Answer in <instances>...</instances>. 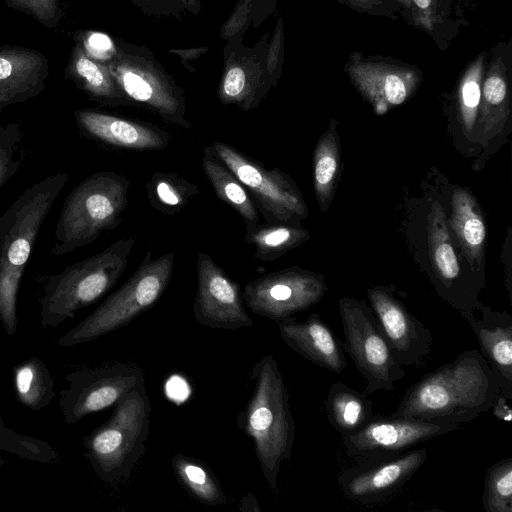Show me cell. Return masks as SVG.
Returning <instances> with one entry per match:
<instances>
[{
	"label": "cell",
	"mask_w": 512,
	"mask_h": 512,
	"mask_svg": "<svg viewBox=\"0 0 512 512\" xmlns=\"http://www.w3.org/2000/svg\"><path fill=\"white\" fill-rule=\"evenodd\" d=\"M68 386L59 393V408L65 424L114 406L144 383L142 369L134 363L112 362L83 368L65 376Z\"/></svg>",
	"instance_id": "9"
},
{
	"label": "cell",
	"mask_w": 512,
	"mask_h": 512,
	"mask_svg": "<svg viewBox=\"0 0 512 512\" xmlns=\"http://www.w3.org/2000/svg\"><path fill=\"white\" fill-rule=\"evenodd\" d=\"M509 93L507 67L500 57H494L482 80L480 116L485 128H493L508 113Z\"/></svg>",
	"instance_id": "29"
},
{
	"label": "cell",
	"mask_w": 512,
	"mask_h": 512,
	"mask_svg": "<svg viewBox=\"0 0 512 512\" xmlns=\"http://www.w3.org/2000/svg\"><path fill=\"white\" fill-rule=\"evenodd\" d=\"M151 404L142 383L122 397L111 417L83 440L86 457L104 482L127 479L146 450Z\"/></svg>",
	"instance_id": "6"
},
{
	"label": "cell",
	"mask_w": 512,
	"mask_h": 512,
	"mask_svg": "<svg viewBox=\"0 0 512 512\" xmlns=\"http://www.w3.org/2000/svg\"><path fill=\"white\" fill-rule=\"evenodd\" d=\"M351 5L359 8H371L378 5L381 0H347Z\"/></svg>",
	"instance_id": "44"
},
{
	"label": "cell",
	"mask_w": 512,
	"mask_h": 512,
	"mask_svg": "<svg viewBox=\"0 0 512 512\" xmlns=\"http://www.w3.org/2000/svg\"><path fill=\"white\" fill-rule=\"evenodd\" d=\"M400 4H402L405 8L411 9V1L410 0H397Z\"/></svg>",
	"instance_id": "45"
},
{
	"label": "cell",
	"mask_w": 512,
	"mask_h": 512,
	"mask_svg": "<svg viewBox=\"0 0 512 512\" xmlns=\"http://www.w3.org/2000/svg\"><path fill=\"white\" fill-rule=\"evenodd\" d=\"M64 77L73 81L92 101L102 105L128 103L107 66L90 58L78 43L71 49Z\"/></svg>",
	"instance_id": "22"
},
{
	"label": "cell",
	"mask_w": 512,
	"mask_h": 512,
	"mask_svg": "<svg viewBox=\"0 0 512 512\" xmlns=\"http://www.w3.org/2000/svg\"><path fill=\"white\" fill-rule=\"evenodd\" d=\"M336 171L337 149L329 136L319 142L315 154V188L321 202L330 194Z\"/></svg>",
	"instance_id": "36"
},
{
	"label": "cell",
	"mask_w": 512,
	"mask_h": 512,
	"mask_svg": "<svg viewBox=\"0 0 512 512\" xmlns=\"http://www.w3.org/2000/svg\"><path fill=\"white\" fill-rule=\"evenodd\" d=\"M208 48H195V49H184V50H175L172 49L170 52L175 53L179 55L180 57L184 58L185 60H191L196 59L200 57L202 54H204Z\"/></svg>",
	"instance_id": "42"
},
{
	"label": "cell",
	"mask_w": 512,
	"mask_h": 512,
	"mask_svg": "<svg viewBox=\"0 0 512 512\" xmlns=\"http://www.w3.org/2000/svg\"><path fill=\"white\" fill-rule=\"evenodd\" d=\"M210 147L253 195L258 211L267 221L286 223L306 215L301 195L288 175L277 168H266L225 142L215 141Z\"/></svg>",
	"instance_id": "10"
},
{
	"label": "cell",
	"mask_w": 512,
	"mask_h": 512,
	"mask_svg": "<svg viewBox=\"0 0 512 512\" xmlns=\"http://www.w3.org/2000/svg\"><path fill=\"white\" fill-rule=\"evenodd\" d=\"M106 66L128 99L146 106L170 125L190 128L183 93L162 73L119 52Z\"/></svg>",
	"instance_id": "14"
},
{
	"label": "cell",
	"mask_w": 512,
	"mask_h": 512,
	"mask_svg": "<svg viewBox=\"0 0 512 512\" xmlns=\"http://www.w3.org/2000/svg\"><path fill=\"white\" fill-rule=\"evenodd\" d=\"M23 140L20 124L11 122L0 126V188L18 172L24 161Z\"/></svg>",
	"instance_id": "35"
},
{
	"label": "cell",
	"mask_w": 512,
	"mask_h": 512,
	"mask_svg": "<svg viewBox=\"0 0 512 512\" xmlns=\"http://www.w3.org/2000/svg\"><path fill=\"white\" fill-rule=\"evenodd\" d=\"M483 74L484 53H481L466 68L458 89L460 113L463 125L467 131L473 128L477 117Z\"/></svg>",
	"instance_id": "34"
},
{
	"label": "cell",
	"mask_w": 512,
	"mask_h": 512,
	"mask_svg": "<svg viewBox=\"0 0 512 512\" xmlns=\"http://www.w3.org/2000/svg\"><path fill=\"white\" fill-rule=\"evenodd\" d=\"M429 247L441 285L448 292L458 279L460 266L452 246L443 208L434 203L428 220Z\"/></svg>",
	"instance_id": "26"
},
{
	"label": "cell",
	"mask_w": 512,
	"mask_h": 512,
	"mask_svg": "<svg viewBox=\"0 0 512 512\" xmlns=\"http://www.w3.org/2000/svg\"><path fill=\"white\" fill-rule=\"evenodd\" d=\"M251 504H258L254 495H245L242 497L240 501L239 508L241 511H259L255 507L251 506Z\"/></svg>",
	"instance_id": "43"
},
{
	"label": "cell",
	"mask_w": 512,
	"mask_h": 512,
	"mask_svg": "<svg viewBox=\"0 0 512 512\" xmlns=\"http://www.w3.org/2000/svg\"><path fill=\"white\" fill-rule=\"evenodd\" d=\"M508 401L503 394L499 393L490 408L493 416L506 423L512 420V409Z\"/></svg>",
	"instance_id": "40"
},
{
	"label": "cell",
	"mask_w": 512,
	"mask_h": 512,
	"mask_svg": "<svg viewBox=\"0 0 512 512\" xmlns=\"http://www.w3.org/2000/svg\"><path fill=\"white\" fill-rule=\"evenodd\" d=\"M152 208L168 215L180 213L199 192L197 185L173 172H155L146 184Z\"/></svg>",
	"instance_id": "27"
},
{
	"label": "cell",
	"mask_w": 512,
	"mask_h": 512,
	"mask_svg": "<svg viewBox=\"0 0 512 512\" xmlns=\"http://www.w3.org/2000/svg\"><path fill=\"white\" fill-rule=\"evenodd\" d=\"M129 180L114 171H99L67 195L55 226L52 256H63L115 229L128 205Z\"/></svg>",
	"instance_id": "5"
},
{
	"label": "cell",
	"mask_w": 512,
	"mask_h": 512,
	"mask_svg": "<svg viewBox=\"0 0 512 512\" xmlns=\"http://www.w3.org/2000/svg\"><path fill=\"white\" fill-rule=\"evenodd\" d=\"M68 182L57 172L27 187L0 215V321L9 336L17 331V298L22 276L43 222Z\"/></svg>",
	"instance_id": "2"
},
{
	"label": "cell",
	"mask_w": 512,
	"mask_h": 512,
	"mask_svg": "<svg viewBox=\"0 0 512 512\" xmlns=\"http://www.w3.org/2000/svg\"><path fill=\"white\" fill-rule=\"evenodd\" d=\"M0 431H2V430H0Z\"/></svg>",
	"instance_id": "47"
},
{
	"label": "cell",
	"mask_w": 512,
	"mask_h": 512,
	"mask_svg": "<svg viewBox=\"0 0 512 512\" xmlns=\"http://www.w3.org/2000/svg\"><path fill=\"white\" fill-rule=\"evenodd\" d=\"M187 6L196 8L197 0H182Z\"/></svg>",
	"instance_id": "46"
},
{
	"label": "cell",
	"mask_w": 512,
	"mask_h": 512,
	"mask_svg": "<svg viewBox=\"0 0 512 512\" xmlns=\"http://www.w3.org/2000/svg\"><path fill=\"white\" fill-rule=\"evenodd\" d=\"M481 317L466 318L478 340L481 354L499 377L501 394L512 400V317L480 306Z\"/></svg>",
	"instance_id": "21"
},
{
	"label": "cell",
	"mask_w": 512,
	"mask_h": 512,
	"mask_svg": "<svg viewBox=\"0 0 512 512\" xmlns=\"http://www.w3.org/2000/svg\"><path fill=\"white\" fill-rule=\"evenodd\" d=\"M74 118L87 137L120 149L163 150L171 141L170 134L156 125L91 109L76 110Z\"/></svg>",
	"instance_id": "18"
},
{
	"label": "cell",
	"mask_w": 512,
	"mask_h": 512,
	"mask_svg": "<svg viewBox=\"0 0 512 512\" xmlns=\"http://www.w3.org/2000/svg\"><path fill=\"white\" fill-rule=\"evenodd\" d=\"M461 425L403 417L373 415L358 431L342 436L345 455L355 464L381 460L407 451Z\"/></svg>",
	"instance_id": "11"
},
{
	"label": "cell",
	"mask_w": 512,
	"mask_h": 512,
	"mask_svg": "<svg viewBox=\"0 0 512 512\" xmlns=\"http://www.w3.org/2000/svg\"><path fill=\"white\" fill-rule=\"evenodd\" d=\"M281 40H282V31L280 28V31H277L275 33L274 41H273V43L271 45V49H270V54H269V59H268V64H267L268 70L270 73L274 72L275 67L277 65L278 53H279Z\"/></svg>",
	"instance_id": "41"
},
{
	"label": "cell",
	"mask_w": 512,
	"mask_h": 512,
	"mask_svg": "<svg viewBox=\"0 0 512 512\" xmlns=\"http://www.w3.org/2000/svg\"><path fill=\"white\" fill-rule=\"evenodd\" d=\"M339 312L345 342L344 351L366 380L364 392L394 391L395 382L406 372L396 359L377 320L365 301L344 297Z\"/></svg>",
	"instance_id": "8"
},
{
	"label": "cell",
	"mask_w": 512,
	"mask_h": 512,
	"mask_svg": "<svg viewBox=\"0 0 512 512\" xmlns=\"http://www.w3.org/2000/svg\"><path fill=\"white\" fill-rule=\"evenodd\" d=\"M325 290L316 275L288 268L249 281L242 299L254 314L278 322L316 304Z\"/></svg>",
	"instance_id": "12"
},
{
	"label": "cell",
	"mask_w": 512,
	"mask_h": 512,
	"mask_svg": "<svg viewBox=\"0 0 512 512\" xmlns=\"http://www.w3.org/2000/svg\"><path fill=\"white\" fill-rule=\"evenodd\" d=\"M268 88L256 74L248 73L238 65L226 70L219 86L218 96L221 103L235 104L244 111L256 108Z\"/></svg>",
	"instance_id": "32"
},
{
	"label": "cell",
	"mask_w": 512,
	"mask_h": 512,
	"mask_svg": "<svg viewBox=\"0 0 512 512\" xmlns=\"http://www.w3.org/2000/svg\"><path fill=\"white\" fill-rule=\"evenodd\" d=\"M48 76L49 61L43 53L16 45L0 46V112L38 96Z\"/></svg>",
	"instance_id": "19"
},
{
	"label": "cell",
	"mask_w": 512,
	"mask_h": 512,
	"mask_svg": "<svg viewBox=\"0 0 512 512\" xmlns=\"http://www.w3.org/2000/svg\"><path fill=\"white\" fill-rule=\"evenodd\" d=\"M13 383L18 401L35 411L47 407L55 396L54 378L44 361L37 357L13 368Z\"/></svg>",
	"instance_id": "25"
},
{
	"label": "cell",
	"mask_w": 512,
	"mask_h": 512,
	"mask_svg": "<svg viewBox=\"0 0 512 512\" xmlns=\"http://www.w3.org/2000/svg\"><path fill=\"white\" fill-rule=\"evenodd\" d=\"M172 464L179 481L202 503L220 506L226 503V496L210 470L197 460L176 454Z\"/></svg>",
	"instance_id": "31"
},
{
	"label": "cell",
	"mask_w": 512,
	"mask_h": 512,
	"mask_svg": "<svg viewBox=\"0 0 512 512\" xmlns=\"http://www.w3.org/2000/svg\"><path fill=\"white\" fill-rule=\"evenodd\" d=\"M73 37L75 43H78L90 58L105 66L117 54L112 39L105 33L98 31H75Z\"/></svg>",
	"instance_id": "38"
},
{
	"label": "cell",
	"mask_w": 512,
	"mask_h": 512,
	"mask_svg": "<svg viewBox=\"0 0 512 512\" xmlns=\"http://www.w3.org/2000/svg\"><path fill=\"white\" fill-rule=\"evenodd\" d=\"M416 25L432 31L436 21V0H410Z\"/></svg>",
	"instance_id": "39"
},
{
	"label": "cell",
	"mask_w": 512,
	"mask_h": 512,
	"mask_svg": "<svg viewBox=\"0 0 512 512\" xmlns=\"http://www.w3.org/2000/svg\"><path fill=\"white\" fill-rule=\"evenodd\" d=\"M482 504L486 512H512V457L487 470Z\"/></svg>",
	"instance_id": "33"
},
{
	"label": "cell",
	"mask_w": 512,
	"mask_h": 512,
	"mask_svg": "<svg viewBox=\"0 0 512 512\" xmlns=\"http://www.w3.org/2000/svg\"><path fill=\"white\" fill-rule=\"evenodd\" d=\"M202 168L217 197L241 216L245 222V228L257 225L260 214L249 191L220 161L210 146L204 148Z\"/></svg>",
	"instance_id": "23"
},
{
	"label": "cell",
	"mask_w": 512,
	"mask_h": 512,
	"mask_svg": "<svg viewBox=\"0 0 512 512\" xmlns=\"http://www.w3.org/2000/svg\"><path fill=\"white\" fill-rule=\"evenodd\" d=\"M196 274L193 314L199 324L223 330H238L254 325L245 309L238 282L202 251L197 254Z\"/></svg>",
	"instance_id": "13"
},
{
	"label": "cell",
	"mask_w": 512,
	"mask_h": 512,
	"mask_svg": "<svg viewBox=\"0 0 512 512\" xmlns=\"http://www.w3.org/2000/svg\"><path fill=\"white\" fill-rule=\"evenodd\" d=\"M278 330L289 348L315 365L333 373H341L347 367L342 343L318 313L304 322L292 317L280 320Z\"/></svg>",
	"instance_id": "20"
},
{
	"label": "cell",
	"mask_w": 512,
	"mask_h": 512,
	"mask_svg": "<svg viewBox=\"0 0 512 512\" xmlns=\"http://www.w3.org/2000/svg\"><path fill=\"white\" fill-rule=\"evenodd\" d=\"M175 252L153 259L146 252L129 279L109 295L91 314L63 334L57 344L72 347L118 330L154 306L172 277Z\"/></svg>",
	"instance_id": "7"
},
{
	"label": "cell",
	"mask_w": 512,
	"mask_h": 512,
	"mask_svg": "<svg viewBox=\"0 0 512 512\" xmlns=\"http://www.w3.org/2000/svg\"><path fill=\"white\" fill-rule=\"evenodd\" d=\"M306 236L307 233L300 228L259 222L253 227L245 228L244 240L255 247L254 258L272 262L301 243Z\"/></svg>",
	"instance_id": "28"
},
{
	"label": "cell",
	"mask_w": 512,
	"mask_h": 512,
	"mask_svg": "<svg viewBox=\"0 0 512 512\" xmlns=\"http://www.w3.org/2000/svg\"><path fill=\"white\" fill-rule=\"evenodd\" d=\"M425 448L407 450L381 460L355 464L338 475L342 493L359 503H372L399 490L423 466Z\"/></svg>",
	"instance_id": "16"
},
{
	"label": "cell",
	"mask_w": 512,
	"mask_h": 512,
	"mask_svg": "<svg viewBox=\"0 0 512 512\" xmlns=\"http://www.w3.org/2000/svg\"><path fill=\"white\" fill-rule=\"evenodd\" d=\"M135 243V236L121 238L101 252L46 277L38 300L41 326L57 328L110 290L124 273Z\"/></svg>",
	"instance_id": "4"
},
{
	"label": "cell",
	"mask_w": 512,
	"mask_h": 512,
	"mask_svg": "<svg viewBox=\"0 0 512 512\" xmlns=\"http://www.w3.org/2000/svg\"><path fill=\"white\" fill-rule=\"evenodd\" d=\"M346 71L379 114L402 104L419 82L412 68L366 60L356 52L350 55Z\"/></svg>",
	"instance_id": "17"
},
{
	"label": "cell",
	"mask_w": 512,
	"mask_h": 512,
	"mask_svg": "<svg viewBox=\"0 0 512 512\" xmlns=\"http://www.w3.org/2000/svg\"><path fill=\"white\" fill-rule=\"evenodd\" d=\"M6 5L16 11L23 12L46 28L56 27L63 10L60 0H4Z\"/></svg>",
	"instance_id": "37"
},
{
	"label": "cell",
	"mask_w": 512,
	"mask_h": 512,
	"mask_svg": "<svg viewBox=\"0 0 512 512\" xmlns=\"http://www.w3.org/2000/svg\"><path fill=\"white\" fill-rule=\"evenodd\" d=\"M501 390L481 352L465 350L413 384L389 416L462 425L489 411Z\"/></svg>",
	"instance_id": "1"
},
{
	"label": "cell",
	"mask_w": 512,
	"mask_h": 512,
	"mask_svg": "<svg viewBox=\"0 0 512 512\" xmlns=\"http://www.w3.org/2000/svg\"><path fill=\"white\" fill-rule=\"evenodd\" d=\"M371 310L402 366L422 367L433 351L434 341L429 328L414 317L385 287L367 292Z\"/></svg>",
	"instance_id": "15"
},
{
	"label": "cell",
	"mask_w": 512,
	"mask_h": 512,
	"mask_svg": "<svg viewBox=\"0 0 512 512\" xmlns=\"http://www.w3.org/2000/svg\"><path fill=\"white\" fill-rule=\"evenodd\" d=\"M255 381L251 397L238 424L252 440L256 457L269 488L278 489L283 461H289L295 439V422L289 394L278 363L262 357L252 369Z\"/></svg>",
	"instance_id": "3"
},
{
	"label": "cell",
	"mask_w": 512,
	"mask_h": 512,
	"mask_svg": "<svg viewBox=\"0 0 512 512\" xmlns=\"http://www.w3.org/2000/svg\"><path fill=\"white\" fill-rule=\"evenodd\" d=\"M451 224L470 259H478L486 228L472 197L462 190H455L452 197Z\"/></svg>",
	"instance_id": "30"
},
{
	"label": "cell",
	"mask_w": 512,
	"mask_h": 512,
	"mask_svg": "<svg viewBox=\"0 0 512 512\" xmlns=\"http://www.w3.org/2000/svg\"><path fill=\"white\" fill-rule=\"evenodd\" d=\"M324 404L328 421L341 436L355 433L374 415L368 394L342 382L329 387Z\"/></svg>",
	"instance_id": "24"
}]
</instances>
